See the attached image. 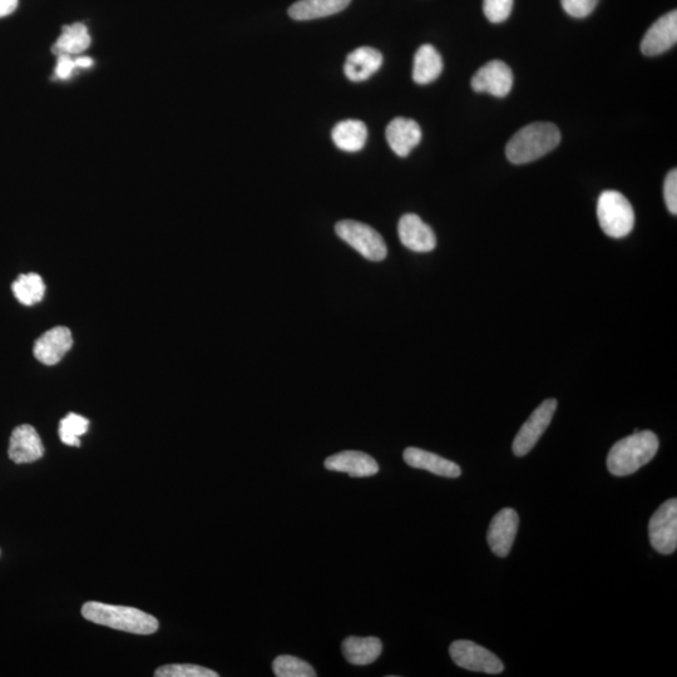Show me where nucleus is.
Segmentation results:
<instances>
[{
	"mask_svg": "<svg viewBox=\"0 0 677 677\" xmlns=\"http://www.w3.org/2000/svg\"><path fill=\"white\" fill-rule=\"evenodd\" d=\"M82 616L93 624L128 634L152 635L160 627L156 617L135 607L107 605L95 601L87 602L82 607Z\"/></svg>",
	"mask_w": 677,
	"mask_h": 677,
	"instance_id": "nucleus-1",
	"label": "nucleus"
},
{
	"mask_svg": "<svg viewBox=\"0 0 677 677\" xmlns=\"http://www.w3.org/2000/svg\"><path fill=\"white\" fill-rule=\"evenodd\" d=\"M659 446V438L654 432H635L611 448L607 468L616 477L630 476L654 459Z\"/></svg>",
	"mask_w": 677,
	"mask_h": 677,
	"instance_id": "nucleus-2",
	"label": "nucleus"
},
{
	"mask_svg": "<svg viewBox=\"0 0 677 677\" xmlns=\"http://www.w3.org/2000/svg\"><path fill=\"white\" fill-rule=\"evenodd\" d=\"M561 132L553 123L536 122L523 127L507 143L506 155L515 165L538 160L560 145Z\"/></svg>",
	"mask_w": 677,
	"mask_h": 677,
	"instance_id": "nucleus-3",
	"label": "nucleus"
},
{
	"mask_svg": "<svg viewBox=\"0 0 677 677\" xmlns=\"http://www.w3.org/2000/svg\"><path fill=\"white\" fill-rule=\"evenodd\" d=\"M597 217L602 231L614 239L626 237L635 226V212L630 201L617 191L602 192L597 202Z\"/></svg>",
	"mask_w": 677,
	"mask_h": 677,
	"instance_id": "nucleus-4",
	"label": "nucleus"
},
{
	"mask_svg": "<svg viewBox=\"0 0 677 677\" xmlns=\"http://www.w3.org/2000/svg\"><path fill=\"white\" fill-rule=\"evenodd\" d=\"M336 235L349 246L357 250L360 255L370 261H383L387 258V244L373 227L353 220H343L335 225Z\"/></svg>",
	"mask_w": 677,
	"mask_h": 677,
	"instance_id": "nucleus-5",
	"label": "nucleus"
},
{
	"mask_svg": "<svg viewBox=\"0 0 677 677\" xmlns=\"http://www.w3.org/2000/svg\"><path fill=\"white\" fill-rule=\"evenodd\" d=\"M454 664L474 672L497 675L504 671V665L493 652L486 647L479 646L476 642L468 640L454 641L449 647Z\"/></svg>",
	"mask_w": 677,
	"mask_h": 677,
	"instance_id": "nucleus-6",
	"label": "nucleus"
},
{
	"mask_svg": "<svg viewBox=\"0 0 677 677\" xmlns=\"http://www.w3.org/2000/svg\"><path fill=\"white\" fill-rule=\"evenodd\" d=\"M651 546L662 555H671L677 548L676 498L662 503L651 517L649 525Z\"/></svg>",
	"mask_w": 677,
	"mask_h": 677,
	"instance_id": "nucleus-7",
	"label": "nucleus"
},
{
	"mask_svg": "<svg viewBox=\"0 0 677 677\" xmlns=\"http://www.w3.org/2000/svg\"><path fill=\"white\" fill-rule=\"evenodd\" d=\"M557 409L556 399H547L531 414L527 422L523 424L520 432L517 433L515 442H513V453L517 457L526 456L535 448L543 433L552 422L553 415Z\"/></svg>",
	"mask_w": 677,
	"mask_h": 677,
	"instance_id": "nucleus-8",
	"label": "nucleus"
},
{
	"mask_svg": "<svg viewBox=\"0 0 677 677\" xmlns=\"http://www.w3.org/2000/svg\"><path fill=\"white\" fill-rule=\"evenodd\" d=\"M472 88L478 93H489L494 97H506L512 91L513 73L510 66L502 61L484 64L472 78Z\"/></svg>",
	"mask_w": 677,
	"mask_h": 677,
	"instance_id": "nucleus-9",
	"label": "nucleus"
},
{
	"mask_svg": "<svg viewBox=\"0 0 677 677\" xmlns=\"http://www.w3.org/2000/svg\"><path fill=\"white\" fill-rule=\"evenodd\" d=\"M520 517L512 508H503L493 517L487 533V541L494 555L507 557L516 540Z\"/></svg>",
	"mask_w": 677,
	"mask_h": 677,
	"instance_id": "nucleus-10",
	"label": "nucleus"
},
{
	"mask_svg": "<svg viewBox=\"0 0 677 677\" xmlns=\"http://www.w3.org/2000/svg\"><path fill=\"white\" fill-rule=\"evenodd\" d=\"M73 345L71 330L66 326H56L39 336L34 344V357L44 365L52 367L63 359Z\"/></svg>",
	"mask_w": 677,
	"mask_h": 677,
	"instance_id": "nucleus-11",
	"label": "nucleus"
},
{
	"mask_svg": "<svg viewBox=\"0 0 677 677\" xmlns=\"http://www.w3.org/2000/svg\"><path fill=\"white\" fill-rule=\"evenodd\" d=\"M677 42V12L665 14L652 24L641 42V52L654 57L669 51Z\"/></svg>",
	"mask_w": 677,
	"mask_h": 677,
	"instance_id": "nucleus-12",
	"label": "nucleus"
},
{
	"mask_svg": "<svg viewBox=\"0 0 677 677\" xmlns=\"http://www.w3.org/2000/svg\"><path fill=\"white\" fill-rule=\"evenodd\" d=\"M399 239L407 249L414 252H431L436 249L437 237L418 215L402 216L398 225Z\"/></svg>",
	"mask_w": 677,
	"mask_h": 677,
	"instance_id": "nucleus-13",
	"label": "nucleus"
},
{
	"mask_svg": "<svg viewBox=\"0 0 677 677\" xmlns=\"http://www.w3.org/2000/svg\"><path fill=\"white\" fill-rule=\"evenodd\" d=\"M8 456L17 464L39 461L44 456V446L36 428L22 424L14 429L9 441Z\"/></svg>",
	"mask_w": 677,
	"mask_h": 677,
	"instance_id": "nucleus-14",
	"label": "nucleus"
},
{
	"mask_svg": "<svg viewBox=\"0 0 677 677\" xmlns=\"http://www.w3.org/2000/svg\"><path fill=\"white\" fill-rule=\"evenodd\" d=\"M325 468L347 473L353 478L372 477L379 472L377 461L369 454L358 451H344L326 458Z\"/></svg>",
	"mask_w": 677,
	"mask_h": 677,
	"instance_id": "nucleus-15",
	"label": "nucleus"
},
{
	"mask_svg": "<svg viewBox=\"0 0 677 677\" xmlns=\"http://www.w3.org/2000/svg\"><path fill=\"white\" fill-rule=\"evenodd\" d=\"M385 136L395 155L407 157L422 141V130L414 120L397 117L389 123Z\"/></svg>",
	"mask_w": 677,
	"mask_h": 677,
	"instance_id": "nucleus-16",
	"label": "nucleus"
},
{
	"mask_svg": "<svg viewBox=\"0 0 677 677\" xmlns=\"http://www.w3.org/2000/svg\"><path fill=\"white\" fill-rule=\"evenodd\" d=\"M403 458L409 467L423 469V471L437 474V476L458 478L462 474V469L458 464L437 456V454L423 451V449L407 448L403 453Z\"/></svg>",
	"mask_w": 677,
	"mask_h": 677,
	"instance_id": "nucleus-17",
	"label": "nucleus"
},
{
	"mask_svg": "<svg viewBox=\"0 0 677 677\" xmlns=\"http://www.w3.org/2000/svg\"><path fill=\"white\" fill-rule=\"evenodd\" d=\"M383 64V54L372 47L355 49L344 64L345 76L352 82H364L377 73Z\"/></svg>",
	"mask_w": 677,
	"mask_h": 677,
	"instance_id": "nucleus-18",
	"label": "nucleus"
},
{
	"mask_svg": "<svg viewBox=\"0 0 677 677\" xmlns=\"http://www.w3.org/2000/svg\"><path fill=\"white\" fill-rule=\"evenodd\" d=\"M350 3L352 0H299L289 8V16L295 21H314L343 12Z\"/></svg>",
	"mask_w": 677,
	"mask_h": 677,
	"instance_id": "nucleus-19",
	"label": "nucleus"
},
{
	"mask_svg": "<svg viewBox=\"0 0 677 677\" xmlns=\"http://www.w3.org/2000/svg\"><path fill=\"white\" fill-rule=\"evenodd\" d=\"M343 654L350 664L370 665L382 654V641L377 637L350 636L342 644Z\"/></svg>",
	"mask_w": 677,
	"mask_h": 677,
	"instance_id": "nucleus-20",
	"label": "nucleus"
},
{
	"mask_svg": "<svg viewBox=\"0 0 677 677\" xmlns=\"http://www.w3.org/2000/svg\"><path fill=\"white\" fill-rule=\"evenodd\" d=\"M443 59L441 54L431 44H423L415 53L413 79L417 84H429L441 76Z\"/></svg>",
	"mask_w": 677,
	"mask_h": 677,
	"instance_id": "nucleus-21",
	"label": "nucleus"
},
{
	"mask_svg": "<svg viewBox=\"0 0 677 677\" xmlns=\"http://www.w3.org/2000/svg\"><path fill=\"white\" fill-rule=\"evenodd\" d=\"M331 138L339 150L358 152L362 150L368 140V128L358 120H348L338 123L331 132Z\"/></svg>",
	"mask_w": 677,
	"mask_h": 677,
	"instance_id": "nucleus-22",
	"label": "nucleus"
},
{
	"mask_svg": "<svg viewBox=\"0 0 677 677\" xmlns=\"http://www.w3.org/2000/svg\"><path fill=\"white\" fill-rule=\"evenodd\" d=\"M90 46L91 36L87 27L83 23H74L63 27L61 37L54 43L52 51L57 56H77L86 52Z\"/></svg>",
	"mask_w": 677,
	"mask_h": 677,
	"instance_id": "nucleus-23",
	"label": "nucleus"
},
{
	"mask_svg": "<svg viewBox=\"0 0 677 677\" xmlns=\"http://www.w3.org/2000/svg\"><path fill=\"white\" fill-rule=\"evenodd\" d=\"M12 290L19 303L33 306L43 300L44 294H46V284H44L41 275L36 273L23 274L19 275L18 279L14 281Z\"/></svg>",
	"mask_w": 677,
	"mask_h": 677,
	"instance_id": "nucleus-24",
	"label": "nucleus"
},
{
	"mask_svg": "<svg viewBox=\"0 0 677 677\" xmlns=\"http://www.w3.org/2000/svg\"><path fill=\"white\" fill-rule=\"evenodd\" d=\"M90 427V420L76 413H69L59 424V438L64 444L71 447L81 446V438Z\"/></svg>",
	"mask_w": 677,
	"mask_h": 677,
	"instance_id": "nucleus-25",
	"label": "nucleus"
},
{
	"mask_svg": "<svg viewBox=\"0 0 677 677\" xmlns=\"http://www.w3.org/2000/svg\"><path fill=\"white\" fill-rule=\"evenodd\" d=\"M273 671L278 677H315L314 667L299 657L281 655L273 662Z\"/></svg>",
	"mask_w": 677,
	"mask_h": 677,
	"instance_id": "nucleus-26",
	"label": "nucleus"
},
{
	"mask_svg": "<svg viewBox=\"0 0 677 677\" xmlns=\"http://www.w3.org/2000/svg\"><path fill=\"white\" fill-rule=\"evenodd\" d=\"M157 677H219L217 672L192 664H174L158 667Z\"/></svg>",
	"mask_w": 677,
	"mask_h": 677,
	"instance_id": "nucleus-27",
	"label": "nucleus"
},
{
	"mask_svg": "<svg viewBox=\"0 0 677 677\" xmlns=\"http://www.w3.org/2000/svg\"><path fill=\"white\" fill-rule=\"evenodd\" d=\"M515 0H483V12L488 21L494 24L506 22L510 18Z\"/></svg>",
	"mask_w": 677,
	"mask_h": 677,
	"instance_id": "nucleus-28",
	"label": "nucleus"
},
{
	"mask_svg": "<svg viewBox=\"0 0 677 677\" xmlns=\"http://www.w3.org/2000/svg\"><path fill=\"white\" fill-rule=\"evenodd\" d=\"M561 3L568 16L585 18L595 11L599 0H561Z\"/></svg>",
	"mask_w": 677,
	"mask_h": 677,
	"instance_id": "nucleus-29",
	"label": "nucleus"
},
{
	"mask_svg": "<svg viewBox=\"0 0 677 677\" xmlns=\"http://www.w3.org/2000/svg\"><path fill=\"white\" fill-rule=\"evenodd\" d=\"M664 197L667 209L671 212L672 215L677 214V171L672 170L669 175L666 176L665 185H664Z\"/></svg>",
	"mask_w": 677,
	"mask_h": 677,
	"instance_id": "nucleus-30",
	"label": "nucleus"
},
{
	"mask_svg": "<svg viewBox=\"0 0 677 677\" xmlns=\"http://www.w3.org/2000/svg\"><path fill=\"white\" fill-rule=\"evenodd\" d=\"M76 68V63H74V59H72L71 56H67V54H61V56H58L56 69L57 78L68 79L72 76V73Z\"/></svg>",
	"mask_w": 677,
	"mask_h": 677,
	"instance_id": "nucleus-31",
	"label": "nucleus"
},
{
	"mask_svg": "<svg viewBox=\"0 0 677 677\" xmlns=\"http://www.w3.org/2000/svg\"><path fill=\"white\" fill-rule=\"evenodd\" d=\"M19 0H0V18L12 14L18 8Z\"/></svg>",
	"mask_w": 677,
	"mask_h": 677,
	"instance_id": "nucleus-32",
	"label": "nucleus"
},
{
	"mask_svg": "<svg viewBox=\"0 0 677 677\" xmlns=\"http://www.w3.org/2000/svg\"><path fill=\"white\" fill-rule=\"evenodd\" d=\"M77 68H90L93 66V59L90 57H78L74 59Z\"/></svg>",
	"mask_w": 677,
	"mask_h": 677,
	"instance_id": "nucleus-33",
	"label": "nucleus"
}]
</instances>
